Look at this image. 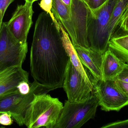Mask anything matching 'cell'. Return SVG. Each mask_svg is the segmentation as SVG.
<instances>
[{
  "mask_svg": "<svg viewBox=\"0 0 128 128\" xmlns=\"http://www.w3.org/2000/svg\"><path fill=\"white\" fill-rule=\"evenodd\" d=\"M13 123V120L10 113H4L0 114V124L4 126H9Z\"/></svg>",
  "mask_w": 128,
  "mask_h": 128,
  "instance_id": "cell-21",
  "label": "cell"
},
{
  "mask_svg": "<svg viewBox=\"0 0 128 128\" xmlns=\"http://www.w3.org/2000/svg\"><path fill=\"white\" fill-rule=\"evenodd\" d=\"M15 0H0V11L5 13L8 7Z\"/></svg>",
  "mask_w": 128,
  "mask_h": 128,
  "instance_id": "cell-24",
  "label": "cell"
},
{
  "mask_svg": "<svg viewBox=\"0 0 128 128\" xmlns=\"http://www.w3.org/2000/svg\"><path fill=\"white\" fill-rule=\"evenodd\" d=\"M89 8L83 0H72L70 19L60 23L67 31L73 46L88 49L87 20Z\"/></svg>",
  "mask_w": 128,
  "mask_h": 128,
  "instance_id": "cell-5",
  "label": "cell"
},
{
  "mask_svg": "<svg viewBox=\"0 0 128 128\" xmlns=\"http://www.w3.org/2000/svg\"><path fill=\"white\" fill-rule=\"evenodd\" d=\"M4 14L2 13V11H0V31L2 25L3 23V17L4 16Z\"/></svg>",
  "mask_w": 128,
  "mask_h": 128,
  "instance_id": "cell-28",
  "label": "cell"
},
{
  "mask_svg": "<svg viewBox=\"0 0 128 128\" xmlns=\"http://www.w3.org/2000/svg\"><path fill=\"white\" fill-rule=\"evenodd\" d=\"M48 91L34 81L32 83L30 91L28 94L22 95L18 92L0 98V114L5 112L10 113L19 126L24 125L26 112L35 94Z\"/></svg>",
  "mask_w": 128,
  "mask_h": 128,
  "instance_id": "cell-7",
  "label": "cell"
},
{
  "mask_svg": "<svg viewBox=\"0 0 128 128\" xmlns=\"http://www.w3.org/2000/svg\"><path fill=\"white\" fill-rule=\"evenodd\" d=\"M69 61L59 24L49 14L42 12L35 23L30 55L34 81L49 91L62 88Z\"/></svg>",
  "mask_w": 128,
  "mask_h": 128,
  "instance_id": "cell-1",
  "label": "cell"
},
{
  "mask_svg": "<svg viewBox=\"0 0 128 128\" xmlns=\"http://www.w3.org/2000/svg\"><path fill=\"white\" fill-rule=\"evenodd\" d=\"M38 1V0H25L26 2L31 3H33L34 2L36 1Z\"/></svg>",
  "mask_w": 128,
  "mask_h": 128,
  "instance_id": "cell-30",
  "label": "cell"
},
{
  "mask_svg": "<svg viewBox=\"0 0 128 128\" xmlns=\"http://www.w3.org/2000/svg\"><path fill=\"white\" fill-rule=\"evenodd\" d=\"M116 80L128 83V64H126L124 68L118 75Z\"/></svg>",
  "mask_w": 128,
  "mask_h": 128,
  "instance_id": "cell-23",
  "label": "cell"
},
{
  "mask_svg": "<svg viewBox=\"0 0 128 128\" xmlns=\"http://www.w3.org/2000/svg\"><path fill=\"white\" fill-rule=\"evenodd\" d=\"M52 0H41L39 4L40 7L45 12L49 14L53 21L58 24V22L56 19L52 11Z\"/></svg>",
  "mask_w": 128,
  "mask_h": 128,
  "instance_id": "cell-18",
  "label": "cell"
},
{
  "mask_svg": "<svg viewBox=\"0 0 128 128\" xmlns=\"http://www.w3.org/2000/svg\"><path fill=\"white\" fill-rule=\"evenodd\" d=\"M99 106L93 94L88 99L80 103L66 100L60 116L54 128H80L94 118Z\"/></svg>",
  "mask_w": 128,
  "mask_h": 128,
  "instance_id": "cell-4",
  "label": "cell"
},
{
  "mask_svg": "<svg viewBox=\"0 0 128 128\" xmlns=\"http://www.w3.org/2000/svg\"><path fill=\"white\" fill-rule=\"evenodd\" d=\"M94 93L102 110L119 111L128 105V95L120 88L116 80L98 81Z\"/></svg>",
  "mask_w": 128,
  "mask_h": 128,
  "instance_id": "cell-8",
  "label": "cell"
},
{
  "mask_svg": "<svg viewBox=\"0 0 128 128\" xmlns=\"http://www.w3.org/2000/svg\"><path fill=\"white\" fill-rule=\"evenodd\" d=\"M34 13L33 3L26 2L24 5L17 6L11 19L6 22L10 33L22 43H27L28 34L33 23Z\"/></svg>",
  "mask_w": 128,
  "mask_h": 128,
  "instance_id": "cell-10",
  "label": "cell"
},
{
  "mask_svg": "<svg viewBox=\"0 0 128 128\" xmlns=\"http://www.w3.org/2000/svg\"><path fill=\"white\" fill-rule=\"evenodd\" d=\"M31 84L32 83L29 82L22 81L18 84L16 88L20 93L22 94H28L30 91Z\"/></svg>",
  "mask_w": 128,
  "mask_h": 128,
  "instance_id": "cell-19",
  "label": "cell"
},
{
  "mask_svg": "<svg viewBox=\"0 0 128 128\" xmlns=\"http://www.w3.org/2000/svg\"><path fill=\"white\" fill-rule=\"evenodd\" d=\"M58 23L62 34V41L64 47L69 56L72 64L81 74L85 81L94 88L98 80L93 77L88 69L82 64L71 41L68 34L66 31L61 24L59 22Z\"/></svg>",
  "mask_w": 128,
  "mask_h": 128,
  "instance_id": "cell-13",
  "label": "cell"
},
{
  "mask_svg": "<svg viewBox=\"0 0 128 128\" xmlns=\"http://www.w3.org/2000/svg\"><path fill=\"white\" fill-rule=\"evenodd\" d=\"M128 6V0H117L113 9L110 22L109 32L110 38L113 36L115 29L119 25L120 19Z\"/></svg>",
  "mask_w": 128,
  "mask_h": 128,
  "instance_id": "cell-16",
  "label": "cell"
},
{
  "mask_svg": "<svg viewBox=\"0 0 128 128\" xmlns=\"http://www.w3.org/2000/svg\"><path fill=\"white\" fill-rule=\"evenodd\" d=\"M117 0H108L97 10L89 9L87 35L89 48L104 54L108 48L110 37L109 22Z\"/></svg>",
  "mask_w": 128,
  "mask_h": 128,
  "instance_id": "cell-3",
  "label": "cell"
},
{
  "mask_svg": "<svg viewBox=\"0 0 128 128\" xmlns=\"http://www.w3.org/2000/svg\"><path fill=\"white\" fill-rule=\"evenodd\" d=\"M128 15V8H127V9L124 12L123 14H122V17H121V19H120V23L123 20H124L125 18H126V16ZM119 23V24H120Z\"/></svg>",
  "mask_w": 128,
  "mask_h": 128,
  "instance_id": "cell-27",
  "label": "cell"
},
{
  "mask_svg": "<svg viewBox=\"0 0 128 128\" xmlns=\"http://www.w3.org/2000/svg\"><path fill=\"white\" fill-rule=\"evenodd\" d=\"M102 128H128V119L110 123L102 127Z\"/></svg>",
  "mask_w": 128,
  "mask_h": 128,
  "instance_id": "cell-22",
  "label": "cell"
},
{
  "mask_svg": "<svg viewBox=\"0 0 128 128\" xmlns=\"http://www.w3.org/2000/svg\"><path fill=\"white\" fill-rule=\"evenodd\" d=\"M108 0H87L86 4L92 10H95L100 8Z\"/></svg>",
  "mask_w": 128,
  "mask_h": 128,
  "instance_id": "cell-20",
  "label": "cell"
},
{
  "mask_svg": "<svg viewBox=\"0 0 128 128\" xmlns=\"http://www.w3.org/2000/svg\"><path fill=\"white\" fill-rule=\"evenodd\" d=\"M116 82L120 88L126 94L128 95V83L122 82L119 80H116Z\"/></svg>",
  "mask_w": 128,
  "mask_h": 128,
  "instance_id": "cell-25",
  "label": "cell"
},
{
  "mask_svg": "<svg viewBox=\"0 0 128 128\" xmlns=\"http://www.w3.org/2000/svg\"><path fill=\"white\" fill-rule=\"evenodd\" d=\"M23 81L29 82L28 73L22 67L14 66L0 72V98L19 92L16 87Z\"/></svg>",
  "mask_w": 128,
  "mask_h": 128,
  "instance_id": "cell-11",
  "label": "cell"
},
{
  "mask_svg": "<svg viewBox=\"0 0 128 128\" xmlns=\"http://www.w3.org/2000/svg\"><path fill=\"white\" fill-rule=\"evenodd\" d=\"M63 107L58 98L52 97L46 92L36 93L27 110L24 125L28 128H54Z\"/></svg>",
  "mask_w": 128,
  "mask_h": 128,
  "instance_id": "cell-2",
  "label": "cell"
},
{
  "mask_svg": "<svg viewBox=\"0 0 128 128\" xmlns=\"http://www.w3.org/2000/svg\"><path fill=\"white\" fill-rule=\"evenodd\" d=\"M119 25H120V28L123 31L128 32V15L120 23Z\"/></svg>",
  "mask_w": 128,
  "mask_h": 128,
  "instance_id": "cell-26",
  "label": "cell"
},
{
  "mask_svg": "<svg viewBox=\"0 0 128 128\" xmlns=\"http://www.w3.org/2000/svg\"><path fill=\"white\" fill-rule=\"evenodd\" d=\"M108 48L122 61L128 64V34L112 36L109 41Z\"/></svg>",
  "mask_w": 128,
  "mask_h": 128,
  "instance_id": "cell-15",
  "label": "cell"
},
{
  "mask_svg": "<svg viewBox=\"0 0 128 128\" xmlns=\"http://www.w3.org/2000/svg\"><path fill=\"white\" fill-rule=\"evenodd\" d=\"M126 64L108 48L103 54V80L105 81L115 80L124 68Z\"/></svg>",
  "mask_w": 128,
  "mask_h": 128,
  "instance_id": "cell-14",
  "label": "cell"
},
{
  "mask_svg": "<svg viewBox=\"0 0 128 128\" xmlns=\"http://www.w3.org/2000/svg\"><path fill=\"white\" fill-rule=\"evenodd\" d=\"M62 1L68 7L70 8V6L71 4L72 0H62Z\"/></svg>",
  "mask_w": 128,
  "mask_h": 128,
  "instance_id": "cell-29",
  "label": "cell"
},
{
  "mask_svg": "<svg viewBox=\"0 0 128 128\" xmlns=\"http://www.w3.org/2000/svg\"><path fill=\"white\" fill-rule=\"evenodd\" d=\"M52 12L58 22H66L70 19V8L62 0H52Z\"/></svg>",
  "mask_w": 128,
  "mask_h": 128,
  "instance_id": "cell-17",
  "label": "cell"
},
{
  "mask_svg": "<svg viewBox=\"0 0 128 128\" xmlns=\"http://www.w3.org/2000/svg\"><path fill=\"white\" fill-rule=\"evenodd\" d=\"M74 46L80 61L88 69L96 79L98 81L103 80V54L90 48L87 49L79 46Z\"/></svg>",
  "mask_w": 128,
  "mask_h": 128,
  "instance_id": "cell-12",
  "label": "cell"
},
{
  "mask_svg": "<svg viewBox=\"0 0 128 128\" xmlns=\"http://www.w3.org/2000/svg\"><path fill=\"white\" fill-rule=\"evenodd\" d=\"M28 50V43L19 42L8 30L6 22H3L0 31V72L14 66L22 67Z\"/></svg>",
  "mask_w": 128,
  "mask_h": 128,
  "instance_id": "cell-6",
  "label": "cell"
},
{
  "mask_svg": "<svg viewBox=\"0 0 128 128\" xmlns=\"http://www.w3.org/2000/svg\"><path fill=\"white\" fill-rule=\"evenodd\" d=\"M63 88L68 101L80 103L85 101L94 94V88L88 84L69 61Z\"/></svg>",
  "mask_w": 128,
  "mask_h": 128,
  "instance_id": "cell-9",
  "label": "cell"
},
{
  "mask_svg": "<svg viewBox=\"0 0 128 128\" xmlns=\"http://www.w3.org/2000/svg\"><path fill=\"white\" fill-rule=\"evenodd\" d=\"M83 1H84L86 3V2H87V0H83Z\"/></svg>",
  "mask_w": 128,
  "mask_h": 128,
  "instance_id": "cell-31",
  "label": "cell"
}]
</instances>
